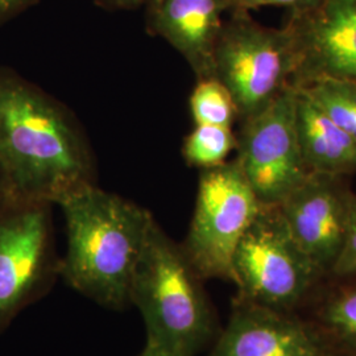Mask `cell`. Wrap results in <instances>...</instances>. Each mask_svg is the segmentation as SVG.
<instances>
[{
  "label": "cell",
  "mask_w": 356,
  "mask_h": 356,
  "mask_svg": "<svg viewBox=\"0 0 356 356\" xmlns=\"http://www.w3.org/2000/svg\"><path fill=\"white\" fill-rule=\"evenodd\" d=\"M67 247L61 275L76 292L98 305L122 310L156 223L152 214L94 184L63 198Z\"/></svg>",
  "instance_id": "2"
},
{
  "label": "cell",
  "mask_w": 356,
  "mask_h": 356,
  "mask_svg": "<svg viewBox=\"0 0 356 356\" xmlns=\"http://www.w3.org/2000/svg\"><path fill=\"white\" fill-rule=\"evenodd\" d=\"M282 26L297 58L292 86L318 78L356 82V0H321L305 13H289Z\"/></svg>",
  "instance_id": "9"
},
{
  "label": "cell",
  "mask_w": 356,
  "mask_h": 356,
  "mask_svg": "<svg viewBox=\"0 0 356 356\" xmlns=\"http://www.w3.org/2000/svg\"><path fill=\"white\" fill-rule=\"evenodd\" d=\"M139 356H172L168 355V354H164V353H159V351H154V350H151V348H147V347H144V350L141 351V354Z\"/></svg>",
  "instance_id": "23"
},
{
  "label": "cell",
  "mask_w": 356,
  "mask_h": 356,
  "mask_svg": "<svg viewBox=\"0 0 356 356\" xmlns=\"http://www.w3.org/2000/svg\"><path fill=\"white\" fill-rule=\"evenodd\" d=\"M355 197L346 177L312 172L279 204L294 241L321 275L331 272L341 254Z\"/></svg>",
  "instance_id": "10"
},
{
  "label": "cell",
  "mask_w": 356,
  "mask_h": 356,
  "mask_svg": "<svg viewBox=\"0 0 356 356\" xmlns=\"http://www.w3.org/2000/svg\"><path fill=\"white\" fill-rule=\"evenodd\" d=\"M229 13L214 49V78L232 95L242 123L292 85L297 58L285 26H261L247 11Z\"/></svg>",
  "instance_id": "4"
},
{
  "label": "cell",
  "mask_w": 356,
  "mask_h": 356,
  "mask_svg": "<svg viewBox=\"0 0 356 356\" xmlns=\"http://www.w3.org/2000/svg\"><path fill=\"white\" fill-rule=\"evenodd\" d=\"M189 106L195 124L232 127L238 120V110L232 95L216 78H206L197 82Z\"/></svg>",
  "instance_id": "16"
},
{
  "label": "cell",
  "mask_w": 356,
  "mask_h": 356,
  "mask_svg": "<svg viewBox=\"0 0 356 356\" xmlns=\"http://www.w3.org/2000/svg\"><path fill=\"white\" fill-rule=\"evenodd\" d=\"M296 126L301 156L310 173L355 176V139L334 124L300 89L296 101Z\"/></svg>",
  "instance_id": "13"
},
{
  "label": "cell",
  "mask_w": 356,
  "mask_h": 356,
  "mask_svg": "<svg viewBox=\"0 0 356 356\" xmlns=\"http://www.w3.org/2000/svg\"><path fill=\"white\" fill-rule=\"evenodd\" d=\"M321 0H232L231 11H247L257 10L261 7H284L289 13H305L316 7ZM229 11V13H231Z\"/></svg>",
  "instance_id": "19"
},
{
  "label": "cell",
  "mask_w": 356,
  "mask_h": 356,
  "mask_svg": "<svg viewBox=\"0 0 356 356\" xmlns=\"http://www.w3.org/2000/svg\"><path fill=\"white\" fill-rule=\"evenodd\" d=\"M323 356H326V355H323Z\"/></svg>",
  "instance_id": "25"
},
{
  "label": "cell",
  "mask_w": 356,
  "mask_h": 356,
  "mask_svg": "<svg viewBox=\"0 0 356 356\" xmlns=\"http://www.w3.org/2000/svg\"><path fill=\"white\" fill-rule=\"evenodd\" d=\"M202 281L181 245L154 223L129 289V304L144 319L147 348L197 356L214 339L216 316Z\"/></svg>",
  "instance_id": "3"
},
{
  "label": "cell",
  "mask_w": 356,
  "mask_h": 356,
  "mask_svg": "<svg viewBox=\"0 0 356 356\" xmlns=\"http://www.w3.org/2000/svg\"><path fill=\"white\" fill-rule=\"evenodd\" d=\"M236 149V135L231 127L195 124L185 138L182 154L191 166L209 169L226 163L229 153Z\"/></svg>",
  "instance_id": "15"
},
{
  "label": "cell",
  "mask_w": 356,
  "mask_h": 356,
  "mask_svg": "<svg viewBox=\"0 0 356 356\" xmlns=\"http://www.w3.org/2000/svg\"><path fill=\"white\" fill-rule=\"evenodd\" d=\"M103 7L113 10H134L143 4H147V0H97Z\"/></svg>",
  "instance_id": "21"
},
{
  "label": "cell",
  "mask_w": 356,
  "mask_h": 356,
  "mask_svg": "<svg viewBox=\"0 0 356 356\" xmlns=\"http://www.w3.org/2000/svg\"><path fill=\"white\" fill-rule=\"evenodd\" d=\"M321 275L294 241L279 206H263L232 259L238 301L285 310L296 305Z\"/></svg>",
  "instance_id": "5"
},
{
  "label": "cell",
  "mask_w": 356,
  "mask_h": 356,
  "mask_svg": "<svg viewBox=\"0 0 356 356\" xmlns=\"http://www.w3.org/2000/svg\"><path fill=\"white\" fill-rule=\"evenodd\" d=\"M297 88L292 85L261 113L242 122L236 163L263 206L279 204L310 175L296 126Z\"/></svg>",
  "instance_id": "8"
},
{
  "label": "cell",
  "mask_w": 356,
  "mask_h": 356,
  "mask_svg": "<svg viewBox=\"0 0 356 356\" xmlns=\"http://www.w3.org/2000/svg\"><path fill=\"white\" fill-rule=\"evenodd\" d=\"M297 89L305 92L334 124L356 140V82L318 78Z\"/></svg>",
  "instance_id": "14"
},
{
  "label": "cell",
  "mask_w": 356,
  "mask_h": 356,
  "mask_svg": "<svg viewBox=\"0 0 356 356\" xmlns=\"http://www.w3.org/2000/svg\"><path fill=\"white\" fill-rule=\"evenodd\" d=\"M314 331L282 310L235 301L207 356H323Z\"/></svg>",
  "instance_id": "11"
},
{
  "label": "cell",
  "mask_w": 356,
  "mask_h": 356,
  "mask_svg": "<svg viewBox=\"0 0 356 356\" xmlns=\"http://www.w3.org/2000/svg\"><path fill=\"white\" fill-rule=\"evenodd\" d=\"M331 273L337 277L356 276V197L348 222L343 248L331 269Z\"/></svg>",
  "instance_id": "18"
},
{
  "label": "cell",
  "mask_w": 356,
  "mask_h": 356,
  "mask_svg": "<svg viewBox=\"0 0 356 356\" xmlns=\"http://www.w3.org/2000/svg\"><path fill=\"white\" fill-rule=\"evenodd\" d=\"M0 168L15 200L57 204L94 184L89 144L76 119L6 66H0Z\"/></svg>",
  "instance_id": "1"
},
{
  "label": "cell",
  "mask_w": 356,
  "mask_h": 356,
  "mask_svg": "<svg viewBox=\"0 0 356 356\" xmlns=\"http://www.w3.org/2000/svg\"><path fill=\"white\" fill-rule=\"evenodd\" d=\"M8 198H11L10 191H8V185H7V181L4 177V173L0 168V204H3L4 201H7Z\"/></svg>",
  "instance_id": "22"
},
{
  "label": "cell",
  "mask_w": 356,
  "mask_h": 356,
  "mask_svg": "<svg viewBox=\"0 0 356 356\" xmlns=\"http://www.w3.org/2000/svg\"><path fill=\"white\" fill-rule=\"evenodd\" d=\"M321 317L327 330L356 353V285L329 298Z\"/></svg>",
  "instance_id": "17"
},
{
  "label": "cell",
  "mask_w": 356,
  "mask_h": 356,
  "mask_svg": "<svg viewBox=\"0 0 356 356\" xmlns=\"http://www.w3.org/2000/svg\"><path fill=\"white\" fill-rule=\"evenodd\" d=\"M148 1H149V0H147V3H148Z\"/></svg>",
  "instance_id": "24"
},
{
  "label": "cell",
  "mask_w": 356,
  "mask_h": 356,
  "mask_svg": "<svg viewBox=\"0 0 356 356\" xmlns=\"http://www.w3.org/2000/svg\"><path fill=\"white\" fill-rule=\"evenodd\" d=\"M51 207L15 198L0 204V334L61 275Z\"/></svg>",
  "instance_id": "7"
},
{
  "label": "cell",
  "mask_w": 356,
  "mask_h": 356,
  "mask_svg": "<svg viewBox=\"0 0 356 356\" xmlns=\"http://www.w3.org/2000/svg\"><path fill=\"white\" fill-rule=\"evenodd\" d=\"M38 1L40 0H0V26L33 7Z\"/></svg>",
  "instance_id": "20"
},
{
  "label": "cell",
  "mask_w": 356,
  "mask_h": 356,
  "mask_svg": "<svg viewBox=\"0 0 356 356\" xmlns=\"http://www.w3.org/2000/svg\"><path fill=\"white\" fill-rule=\"evenodd\" d=\"M147 26L185 58L197 79L214 78V49L232 0H149Z\"/></svg>",
  "instance_id": "12"
},
{
  "label": "cell",
  "mask_w": 356,
  "mask_h": 356,
  "mask_svg": "<svg viewBox=\"0 0 356 356\" xmlns=\"http://www.w3.org/2000/svg\"><path fill=\"white\" fill-rule=\"evenodd\" d=\"M261 204L236 160L202 169L189 232L181 245L202 279L232 282V259Z\"/></svg>",
  "instance_id": "6"
}]
</instances>
